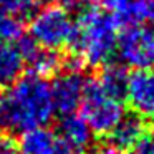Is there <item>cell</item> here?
Masks as SVG:
<instances>
[{
	"instance_id": "cell-20",
	"label": "cell",
	"mask_w": 154,
	"mask_h": 154,
	"mask_svg": "<svg viewBox=\"0 0 154 154\" xmlns=\"http://www.w3.org/2000/svg\"><path fill=\"white\" fill-rule=\"evenodd\" d=\"M94 154H126V152H124V151H121V149H118V147H114L113 144H108V146L100 147V149H98Z\"/></svg>"
},
{
	"instance_id": "cell-1",
	"label": "cell",
	"mask_w": 154,
	"mask_h": 154,
	"mask_svg": "<svg viewBox=\"0 0 154 154\" xmlns=\"http://www.w3.org/2000/svg\"><path fill=\"white\" fill-rule=\"evenodd\" d=\"M55 113L50 83L37 75H22L0 94L2 133L14 136L45 128Z\"/></svg>"
},
{
	"instance_id": "cell-2",
	"label": "cell",
	"mask_w": 154,
	"mask_h": 154,
	"mask_svg": "<svg viewBox=\"0 0 154 154\" xmlns=\"http://www.w3.org/2000/svg\"><path fill=\"white\" fill-rule=\"evenodd\" d=\"M119 22L100 5L85 0L75 18V37L70 45L73 57L86 66L109 63L116 51Z\"/></svg>"
},
{
	"instance_id": "cell-11",
	"label": "cell",
	"mask_w": 154,
	"mask_h": 154,
	"mask_svg": "<svg viewBox=\"0 0 154 154\" xmlns=\"http://www.w3.org/2000/svg\"><path fill=\"white\" fill-rule=\"evenodd\" d=\"M146 133L147 131H146L144 119H141L136 114H133V116H124L118 123V126L113 129V133L109 134L111 144L121 151L131 149Z\"/></svg>"
},
{
	"instance_id": "cell-5",
	"label": "cell",
	"mask_w": 154,
	"mask_h": 154,
	"mask_svg": "<svg viewBox=\"0 0 154 154\" xmlns=\"http://www.w3.org/2000/svg\"><path fill=\"white\" fill-rule=\"evenodd\" d=\"M118 57L123 66L137 70L154 68V27L147 23H129L118 37Z\"/></svg>"
},
{
	"instance_id": "cell-13",
	"label": "cell",
	"mask_w": 154,
	"mask_h": 154,
	"mask_svg": "<svg viewBox=\"0 0 154 154\" xmlns=\"http://www.w3.org/2000/svg\"><path fill=\"white\" fill-rule=\"evenodd\" d=\"M98 81L113 94H116L119 98H124V90H126V83H128V73L123 65L106 63L103 71H101V75L98 76Z\"/></svg>"
},
{
	"instance_id": "cell-18",
	"label": "cell",
	"mask_w": 154,
	"mask_h": 154,
	"mask_svg": "<svg viewBox=\"0 0 154 154\" xmlns=\"http://www.w3.org/2000/svg\"><path fill=\"white\" fill-rule=\"evenodd\" d=\"M128 154H154V133H146Z\"/></svg>"
},
{
	"instance_id": "cell-7",
	"label": "cell",
	"mask_w": 154,
	"mask_h": 154,
	"mask_svg": "<svg viewBox=\"0 0 154 154\" xmlns=\"http://www.w3.org/2000/svg\"><path fill=\"white\" fill-rule=\"evenodd\" d=\"M124 98L136 116L154 121V70H137L128 75Z\"/></svg>"
},
{
	"instance_id": "cell-15",
	"label": "cell",
	"mask_w": 154,
	"mask_h": 154,
	"mask_svg": "<svg viewBox=\"0 0 154 154\" xmlns=\"http://www.w3.org/2000/svg\"><path fill=\"white\" fill-rule=\"evenodd\" d=\"M101 8L113 15L118 22H133L131 17V0H96Z\"/></svg>"
},
{
	"instance_id": "cell-14",
	"label": "cell",
	"mask_w": 154,
	"mask_h": 154,
	"mask_svg": "<svg viewBox=\"0 0 154 154\" xmlns=\"http://www.w3.org/2000/svg\"><path fill=\"white\" fill-rule=\"evenodd\" d=\"M25 35V27L20 17L0 8V42L12 43Z\"/></svg>"
},
{
	"instance_id": "cell-8",
	"label": "cell",
	"mask_w": 154,
	"mask_h": 154,
	"mask_svg": "<svg viewBox=\"0 0 154 154\" xmlns=\"http://www.w3.org/2000/svg\"><path fill=\"white\" fill-rule=\"evenodd\" d=\"M22 58H23L25 65L30 68L32 75H37L47 80L48 76H55L60 71L61 65V57L58 51L48 50V48H42L32 40L30 35H22L17 40V45Z\"/></svg>"
},
{
	"instance_id": "cell-10",
	"label": "cell",
	"mask_w": 154,
	"mask_h": 154,
	"mask_svg": "<svg viewBox=\"0 0 154 154\" xmlns=\"http://www.w3.org/2000/svg\"><path fill=\"white\" fill-rule=\"evenodd\" d=\"M58 136L68 144L75 154H85L91 149L93 144V131L80 114H66L61 116L58 124Z\"/></svg>"
},
{
	"instance_id": "cell-3",
	"label": "cell",
	"mask_w": 154,
	"mask_h": 154,
	"mask_svg": "<svg viewBox=\"0 0 154 154\" xmlns=\"http://www.w3.org/2000/svg\"><path fill=\"white\" fill-rule=\"evenodd\" d=\"M80 109V116L86 121L93 134L98 136H109L118 123L126 116L123 98L108 91L98 78L86 80Z\"/></svg>"
},
{
	"instance_id": "cell-4",
	"label": "cell",
	"mask_w": 154,
	"mask_h": 154,
	"mask_svg": "<svg viewBox=\"0 0 154 154\" xmlns=\"http://www.w3.org/2000/svg\"><path fill=\"white\" fill-rule=\"evenodd\" d=\"M28 35L42 48L55 51L70 48L75 37V18L60 4L40 5L32 14Z\"/></svg>"
},
{
	"instance_id": "cell-16",
	"label": "cell",
	"mask_w": 154,
	"mask_h": 154,
	"mask_svg": "<svg viewBox=\"0 0 154 154\" xmlns=\"http://www.w3.org/2000/svg\"><path fill=\"white\" fill-rule=\"evenodd\" d=\"M42 2L43 0H0V8L22 18L25 15H32Z\"/></svg>"
},
{
	"instance_id": "cell-21",
	"label": "cell",
	"mask_w": 154,
	"mask_h": 154,
	"mask_svg": "<svg viewBox=\"0 0 154 154\" xmlns=\"http://www.w3.org/2000/svg\"><path fill=\"white\" fill-rule=\"evenodd\" d=\"M83 2H85V0H58L57 4H60L61 7H65V8H68V10H70V8H78L81 4H83Z\"/></svg>"
},
{
	"instance_id": "cell-17",
	"label": "cell",
	"mask_w": 154,
	"mask_h": 154,
	"mask_svg": "<svg viewBox=\"0 0 154 154\" xmlns=\"http://www.w3.org/2000/svg\"><path fill=\"white\" fill-rule=\"evenodd\" d=\"M133 22H151L154 23V0H131Z\"/></svg>"
},
{
	"instance_id": "cell-9",
	"label": "cell",
	"mask_w": 154,
	"mask_h": 154,
	"mask_svg": "<svg viewBox=\"0 0 154 154\" xmlns=\"http://www.w3.org/2000/svg\"><path fill=\"white\" fill-rule=\"evenodd\" d=\"M17 144L22 154H75L57 133L47 128L23 133Z\"/></svg>"
},
{
	"instance_id": "cell-12",
	"label": "cell",
	"mask_w": 154,
	"mask_h": 154,
	"mask_svg": "<svg viewBox=\"0 0 154 154\" xmlns=\"http://www.w3.org/2000/svg\"><path fill=\"white\" fill-rule=\"evenodd\" d=\"M25 61L15 45L0 42V88L10 86L22 76Z\"/></svg>"
},
{
	"instance_id": "cell-19",
	"label": "cell",
	"mask_w": 154,
	"mask_h": 154,
	"mask_svg": "<svg viewBox=\"0 0 154 154\" xmlns=\"http://www.w3.org/2000/svg\"><path fill=\"white\" fill-rule=\"evenodd\" d=\"M18 144L12 134L0 133V154H17Z\"/></svg>"
},
{
	"instance_id": "cell-6",
	"label": "cell",
	"mask_w": 154,
	"mask_h": 154,
	"mask_svg": "<svg viewBox=\"0 0 154 154\" xmlns=\"http://www.w3.org/2000/svg\"><path fill=\"white\" fill-rule=\"evenodd\" d=\"M85 85L86 80L81 75V70L68 68L63 73L55 75L53 81L50 83L55 111H58L61 116L73 114L80 108Z\"/></svg>"
}]
</instances>
